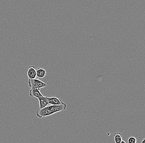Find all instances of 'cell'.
<instances>
[{
    "mask_svg": "<svg viewBox=\"0 0 145 143\" xmlns=\"http://www.w3.org/2000/svg\"><path fill=\"white\" fill-rule=\"evenodd\" d=\"M47 99L49 104L51 105H60L63 103L61 100L56 97H47Z\"/></svg>",
    "mask_w": 145,
    "mask_h": 143,
    "instance_id": "3",
    "label": "cell"
},
{
    "mask_svg": "<svg viewBox=\"0 0 145 143\" xmlns=\"http://www.w3.org/2000/svg\"><path fill=\"white\" fill-rule=\"evenodd\" d=\"M36 74L38 79H43L46 75V71L44 69L40 67L36 69Z\"/></svg>",
    "mask_w": 145,
    "mask_h": 143,
    "instance_id": "7",
    "label": "cell"
},
{
    "mask_svg": "<svg viewBox=\"0 0 145 143\" xmlns=\"http://www.w3.org/2000/svg\"><path fill=\"white\" fill-rule=\"evenodd\" d=\"M38 99L39 100V105H40L39 109L44 108L45 107L47 106L49 104L47 99V96H43L38 98Z\"/></svg>",
    "mask_w": 145,
    "mask_h": 143,
    "instance_id": "6",
    "label": "cell"
},
{
    "mask_svg": "<svg viewBox=\"0 0 145 143\" xmlns=\"http://www.w3.org/2000/svg\"><path fill=\"white\" fill-rule=\"evenodd\" d=\"M115 141L116 143H120L122 141V135L120 132H117L114 134Z\"/></svg>",
    "mask_w": 145,
    "mask_h": 143,
    "instance_id": "8",
    "label": "cell"
},
{
    "mask_svg": "<svg viewBox=\"0 0 145 143\" xmlns=\"http://www.w3.org/2000/svg\"><path fill=\"white\" fill-rule=\"evenodd\" d=\"M27 75L29 79H36V74L35 67L33 66L29 67V69L27 72Z\"/></svg>",
    "mask_w": 145,
    "mask_h": 143,
    "instance_id": "5",
    "label": "cell"
},
{
    "mask_svg": "<svg viewBox=\"0 0 145 143\" xmlns=\"http://www.w3.org/2000/svg\"><path fill=\"white\" fill-rule=\"evenodd\" d=\"M137 140L135 137H130L128 139V143H136Z\"/></svg>",
    "mask_w": 145,
    "mask_h": 143,
    "instance_id": "9",
    "label": "cell"
},
{
    "mask_svg": "<svg viewBox=\"0 0 145 143\" xmlns=\"http://www.w3.org/2000/svg\"><path fill=\"white\" fill-rule=\"evenodd\" d=\"M141 143H145V139H143L141 141Z\"/></svg>",
    "mask_w": 145,
    "mask_h": 143,
    "instance_id": "10",
    "label": "cell"
},
{
    "mask_svg": "<svg viewBox=\"0 0 145 143\" xmlns=\"http://www.w3.org/2000/svg\"><path fill=\"white\" fill-rule=\"evenodd\" d=\"M120 143H126L125 141H123V140H122V141Z\"/></svg>",
    "mask_w": 145,
    "mask_h": 143,
    "instance_id": "11",
    "label": "cell"
},
{
    "mask_svg": "<svg viewBox=\"0 0 145 143\" xmlns=\"http://www.w3.org/2000/svg\"><path fill=\"white\" fill-rule=\"evenodd\" d=\"M28 85L31 89L44 88L47 87V84L44 82L37 79L28 80Z\"/></svg>",
    "mask_w": 145,
    "mask_h": 143,
    "instance_id": "2",
    "label": "cell"
},
{
    "mask_svg": "<svg viewBox=\"0 0 145 143\" xmlns=\"http://www.w3.org/2000/svg\"><path fill=\"white\" fill-rule=\"evenodd\" d=\"M67 105L65 103L60 105H50L42 109H39L36 112V116L39 118L51 116L57 112L66 109Z\"/></svg>",
    "mask_w": 145,
    "mask_h": 143,
    "instance_id": "1",
    "label": "cell"
},
{
    "mask_svg": "<svg viewBox=\"0 0 145 143\" xmlns=\"http://www.w3.org/2000/svg\"><path fill=\"white\" fill-rule=\"evenodd\" d=\"M29 95L31 97H35L38 98L43 96L40 92V89L39 88L31 89L29 92Z\"/></svg>",
    "mask_w": 145,
    "mask_h": 143,
    "instance_id": "4",
    "label": "cell"
}]
</instances>
